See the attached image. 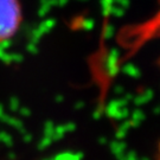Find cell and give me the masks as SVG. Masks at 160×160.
<instances>
[{"label": "cell", "mask_w": 160, "mask_h": 160, "mask_svg": "<svg viewBox=\"0 0 160 160\" xmlns=\"http://www.w3.org/2000/svg\"><path fill=\"white\" fill-rule=\"evenodd\" d=\"M22 23L19 0H0V43L11 39Z\"/></svg>", "instance_id": "1"}]
</instances>
